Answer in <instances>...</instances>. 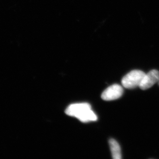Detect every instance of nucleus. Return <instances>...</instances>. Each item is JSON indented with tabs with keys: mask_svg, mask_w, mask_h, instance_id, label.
Wrapping results in <instances>:
<instances>
[{
	"mask_svg": "<svg viewBox=\"0 0 159 159\" xmlns=\"http://www.w3.org/2000/svg\"><path fill=\"white\" fill-rule=\"evenodd\" d=\"M145 73L140 70L130 71L122 78V84L125 88L133 89L139 87Z\"/></svg>",
	"mask_w": 159,
	"mask_h": 159,
	"instance_id": "nucleus-2",
	"label": "nucleus"
},
{
	"mask_svg": "<svg viewBox=\"0 0 159 159\" xmlns=\"http://www.w3.org/2000/svg\"><path fill=\"white\" fill-rule=\"evenodd\" d=\"M159 80V72L156 70H152L143 77L139 87L142 90L148 89Z\"/></svg>",
	"mask_w": 159,
	"mask_h": 159,
	"instance_id": "nucleus-4",
	"label": "nucleus"
},
{
	"mask_svg": "<svg viewBox=\"0 0 159 159\" xmlns=\"http://www.w3.org/2000/svg\"><path fill=\"white\" fill-rule=\"evenodd\" d=\"M110 147L112 157L114 159H121L122 158L121 148L119 143L114 139L109 140Z\"/></svg>",
	"mask_w": 159,
	"mask_h": 159,
	"instance_id": "nucleus-5",
	"label": "nucleus"
},
{
	"mask_svg": "<svg viewBox=\"0 0 159 159\" xmlns=\"http://www.w3.org/2000/svg\"><path fill=\"white\" fill-rule=\"evenodd\" d=\"M65 113L68 116L75 117L82 122L97 120V115L92 110L91 105L87 102L71 104L66 109Z\"/></svg>",
	"mask_w": 159,
	"mask_h": 159,
	"instance_id": "nucleus-1",
	"label": "nucleus"
},
{
	"mask_svg": "<svg viewBox=\"0 0 159 159\" xmlns=\"http://www.w3.org/2000/svg\"><path fill=\"white\" fill-rule=\"evenodd\" d=\"M123 93V89L121 85L114 84L103 91L101 98L105 101H111L119 99Z\"/></svg>",
	"mask_w": 159,
	"mask_h": 159,
	"instance_id": "nucleus-3",
	"label": "nucleus"
}]
</instances>
